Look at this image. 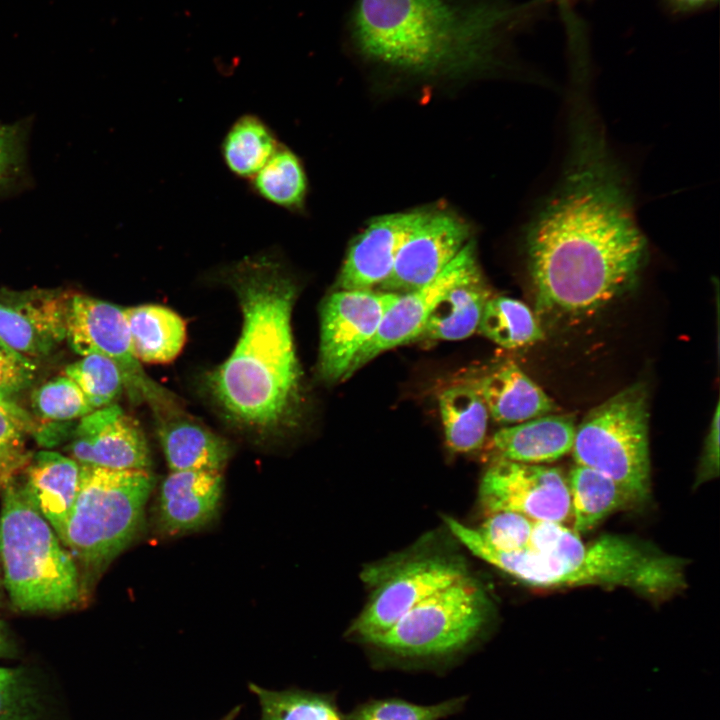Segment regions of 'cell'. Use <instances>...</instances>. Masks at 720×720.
<instances>
[{
	"mask_svg": "<svg viewBox=\"0 0 720 720\" xmlns=\"http://www.w3.org/2000/svg\"><path fill=\"white\" fill-rule=\"evenodd\" d=\"M489 416L501 424H517L555 413L554 401L514 362H503L472 381Z\"/></svg>",
	"mask_w": 720,
	"mask_h": 720,
	"instance_id": "obj_19",
	"label": "cell"
},
{
	"mask_svg": "<svg viewBox=\"0 0 720 720\" xmlns=\"http://www.w3.org/2000/svg\"><path fill=\"white\" fill-rule=\"evenodd\" d=\"M469 226L458 216L422 211L404 239L390 276L379 290L406 293L433 281L471 240Z\"/></svg>",
	"mask_w": 720,
	"mask_h": 720,
	"instance_id": "obj_15",
	"label": "cell"
},
{
	"mask_svg": "<svg viewBox=\"0 0 720 720\" xmlns=\"http://www.w3.org/2000/svg\"><path fill=\"white\" fill-rule=\"evenodd\" d=\"M533 520L515 512L488 513L477 529L481 537L492 547L507 551H521L528 547Z\"/></svg>",
	"mask_w": 720,
	"mask_h": 720,
	"instance_id": "obj_37",
	"label": "cell"
},
{
	"mask_svg": "<svg viewBox=\"0 0 720 720\" xmlns=\"http://www.w3.org/2000/svg\"><path fill=\"white\" fill-rule=\"evenodd\" d=\"M37 689L22 670L0 667V720H40Z\"/></svg>",
	"mask_w": 720,
	"mask_h": 720,
	"instance_id": "obj_36",
	"label": "cell"
},
{
	"mask_svg": "<svg viewBox=\"0 0 720 720\" xmlns=\"http://www.w3.org/2000/svg\"><path fill=\"white\" fill-rule=\"evenodd\" d=\"M421 214V210L397 212L372 220L349 247L337 289L379 288L390 276L398 251Z\"/></svg>",
	"mask_w": 720,
	"mask_h": 720,
	"instance_id": "obj_17",
	"label": "cell"
},
{
	"mask_svg": "<svg viewBox=\"0 0 720 720\" xmlns=\"http://www.w3.org/2000/svg\"><path fill=\"white\" fill-rule=\"evenodd\" d=\"M399 294L382 290H343L321 307L318 370L329 383L344 380L359 352L376 334Z\"/></svg>",
	"mask_w": 720,
	"mask_h": 720,
	"instance_id": "obj_11",
	"label": "cell"
},
{
	"mask_svg": "<svg viewBox=\"0 0 720 720\" xmlns=\"http://www.w3.org/2000/svg\"><path fill=\"white\" fill-rule=\"evenodd\" d=\"M73 292L0 289V341L28 360L47 356L66 339Z\"/></svg>",
	"mask_w": 720,
	"mask_h": 720,
	"instance_id": "obj_13",
	"label": "cell"
},
{
	"mask_svg": "<svg viewBox=\"0 0 720 720\" xmlns=\"http://www.w3.org/2000/svg\"><path fill=\"white\" fill-rule=\"evenodd\" d=\"M26 464L23 483L61 539L78 492L80 465L69 456L49 450L35 453Z\"/></svg>",
	"mask_w": 720,
	"mask_h": 720,
	"instance_id": "obj_21",
	"label": "cell"
},
{
	"mask_svg": "<svg viewBox=\"0 0 720 720\" xmlns=\"http://www.w3.org/2000/svg\"><path fill=\"white\" fill-rule=\"evenodd\" d=\"M8 649L7 639L3 627L0 623V656L5 654Z\"/></svg>",
	"mask_w": 720,
	"mask_h": 720,
	"instance_id": "obj_41",
	"label": "cell"
},
{
	"mask_svg": "<svg viewBox=\"0 0 720 720\" xmlns=\"http://www.w3.org/2000/svg\"><path fill=\"white\" fill-rule=\"evenodd\" d=\"M31 402L35 414L51 422L73 421L94 411L80 388L66 375L34 390Z\"/></svg>",
	"mask_w": 720,
	"mask_h": 720,
	"instance_id": "obj_34",
	"label": "cell"
},
{
	"mask_svg": "<svg viewBox=\"0 0 720 720\" xmlns=\"http://www.w3.org/2000/svg\"><path fill=\"white\" fill-rule=\"evenodd\" d=\"M66 339L81 356L100 354L112 360L121 371L130 401L147 403L156 418L181 411L176 396L152 380L134 355L123 308L73 293Z\"/></svg>",
	"mask_w": 720,
	"mask_h": 720,
	"instance_id": "obj_9",
	"label": "cell"
},
{
	"mask_svg": "<svg viewBox=\"0 0 720 720\" xmlns=\"http://www.w3.org/2000/svg\"><path fill=\"white\" fill-rule=\"evenodd\" d=\"M262 199L290 211L304 206L308 182L304 166L289 147L280 143L264 166L250 179Z\"/></svg>",
	"mask_w": 720,
	"mask_h": 720,
	"instance_id": "obj_28",
	"label": "cell"
},
{
	"mask_svg": "<svg viewBox=\"0 0 720 720\" xmlns=\"http://www.w3.org/2000/svg\"><path fill=\"white\" fill-rule=\"evenodd\" d=\"M572 415L548 414L507 425L494 433L492 447L499 459L544 464L571 452L575 431Z\"/></svg>",
	"mask_w": 720,
	"mask_h": 720,
	"instance_id": "obj_20",
	"label": "cell"
},
{
	"mask_svg": "<svg viewBox=\"0 0 720 720\" xmlns=\"http://www.w3.org/2000/svg\"><path fill=\"white\" fill-rule=\"evenodd\" d=\"M438 402L448 447L460 453L480 448L490 416L475 387L472 384L449 386L441 391Z\"/></svg>",
	"mask_w": 720,
	"mask_h": 720,
	"instance_id": "obj_26",
	"label": "cell"
},
{
	"mask_svg": "<svg viewBox=\"0 0 720 720\" xmlns=\"http://www.w3.org/2000/svg\"><path fill=\"white\" fill-rule=\"evenodd\" d=\"M479 272L475 244L470 240L433 281L398 295L374 337L353 361L348 377L379 354L414 342L443 296Z\"/></svg>",
	"mask_w": 720,
	"mask_h": 720,
	"instance_id": "obj_14",
	"label": "cell"
},
{
	"mask_svg": "<svg viewBox=\"0 0 720 720\" xmlns=\"http://www.w3.org/2000/svg\"><path fill=\"white\" fill-rule=\"evenodd\" d=\"M648 389L638 382L592 408L576 425L572 456L616 482L632 504L650 492Z\"/></svg>",
	"mask_w": 720,
	"mask_h": 720,
	"instance_id": "obj_8",
	"label": "cell"
},
{
	"mask_svg": "<svg viewBox=\"0 0 720 720\" xmlns=\"http://www.w3.org/2000/svg\"><path fill=\"white\" fill-rule=\"evenodd\" d=\"M155 483L150 470L80 465L78 492L60 539L76 564L96 574L127 548Z\"/></svg>",
	"mask_w": 720,
	"mask_h": 720,
	"instance_id": "obj_7",
	"label": "cell"
},
{
	"mask_svg": "<svg viewBox=\"0 0 720 720\" xmlns=\"http://www.w3.org/2000/svg\"><path fill=\"white\" fill-rule=\"evenodd\" d=\"M235 292L243 315L230 356L205 377L209 395L240 427L274 435L296 426L302 372L291 316L297 283L278 254L261 252L217 271Z\"/></svg>",
	"mask_w": 720,
	"mask_h": 720,
	"instance_id": "obj_3",
	"label": "cell"
},
{
	"mask_svg": "<svg viewBox=\"0 0 720 720\" xmlns=\"http://www.w3.org/2000/svg\"><path fill=\"white\" fill-rule=\"evenodd\" d=\"M467 700L462 695L423 705L399 697L370 698L345 716L346 720H442L461 712Z\"/></svg>",
	"mask_w": 720,
	"mask_h": 720,
	"instance_id": "obj_33",
	"label": "cell"
},
{
	"mask_svg": "<svg viewBox=\"0 0 720 720\" xmlns=\"http://www.w3.org/2000/svg\"><path fill=\"white\" fill-rule=\"evenodd\" d=\"M240 710H241V707H240V706H237V707H235L234 709H232L230 712H228V713H227L223 718H221L220 720H235V718H236L237 715L239 714Z\"/></svg>",
	"mask_w": 720,
	"mask_h": 720,
	"instance_id": "obj_42",
	"label": "cell"
},
{
	"mask_svg": "<svg viewBox=\"0 0 720 720\" xmlns=\"http://www.w3.org/2000/svg\"><path fill=\"white\" fill-rule=\"evenodd\" d=\"M558 1L561 2V3L570 2V0H558Z\"/></svg>",
	"mask_w": 720,
	"mask_h": 720,
	"instance_id": "obj_43",
	"label": "cell"
},
{
	"mask_svg": "<svg viewBox=\"0 0 720 720\" xmlns=\"http://www.w3.org/2000/svg\"><path fill=\"white\" fill-rule=\"evenodd\" d=\"M477 331L508 349L523 347L544 338L540 321L531 309L507 296H491L487 300Z\"/></svg>",
	"mask_w": 720,
	"mask_h": 720,
	"instance_id": "obj_29",
	"label": "cell"
},
{
	"mask_svg": "<svg viewBox=\"0 0 720 720\" xmlns=\"http://www.w3.org/2000/svg\"><path fill=\"white\" fill-rule=\"evenodd\" d=\"M69 377L82 391L93 410L114 404L124 390L118 366L100 354H88L65 368Z\"/></svg>",
	"mask_w": 720,
	"mask_h": 720,
	"instance_id": "obj_31",
	"label": "cell"
},
{
	"mask_svg": "<svg viewBox=\"0 0 720 720\" xmlns=\"http://www.w3.org/2000/svg\"><path fill=\"white\" fill-rule=\"evenodd\" d=\"M23 429L7 412L0 408V484L15 476L28 458L23 449Z\"/></svg>",
	"mask_w": 720,
	"mask_h": 720,
	"instance_id": "obj_38",
	"label": "cell"
},
{
	"mask_svg": "<svg viewBox=\"0 0 720 720\" xmlns=\"http://www.w3.org/2000/svg\"><path fill=\"white\" fill-rule=\"evenodd\" d=\"M31 116L13 123H0V199L31 188L33 178L27 159Z\"/></svg>",
	"mask_w": 720,
	"mask_h": 720,
	"instance_id": "obj_32",
	"label": "cell"
},
{
	"mask_svg": "<svg viewBox=\"0 0 720 720\" xmlns=\"http://www.w3.org/2000/svg\"><path fill=\"white\" fill-rule=\"evenodd\" d=\"M134 355L145 363H168L181 352L186 339L184 320L161 305L123 308Z\"/></svg>",
	"mask_w": 720,
	"mask_h": 720,
	"instance_id": "obj_23",
	"label": "cell"
},
{
	"mask_svg": "<svg viewBox=\"0 0 720 720\" xmlns=\"http://www.w3.org/2000/svg\"><path fill=\"white\" fill-rule=\"evenodd\" d=\"M488 601L467 574L420 601L387 632L366 643L383 667L443 671L479 638Z\"/></svg>",
	"mask_w": 720,
	"mask_h": 720,
	"instance_id": "obj_6",
	"label": "cell"
},
{
	"mask_svg": "<svg viewBox=\"0 0 720 720\" xmlns=\"http://www.w3.org/2000/svg\"><path fill=\"white\" fill-rule=\"evenodd\" d=\"M257 697L260 720H346L335 693H319L299 688L269 690L249 683Z\"/></svg>",
	"mask_w": 720,
	"mask_h": 720,
	"instance_id": "obj_30",
	"label": "cell"
},
{
	"mask_svg": "<svg viewBox=\"0 0 720 720\" xmlns=\"http://www.w3.org/2000/svg\"><path fill=\"white\" fill-rule=\"evenodd\" d=\"M523 244L538 319L590 316L640 276L647 240L624 167L590 103L569 107L561 177L526 226Z\"/></svg>",
	"mask_w": 720,
	"mask_h": 720,
	"instance_id": "obj_1",
	"label": "cell"
},
{
	"mask_svg": "<svg viewBox=\"0 0 720 720\" xmlns=\"http://www.w3.org/2000/svg\"><path fill=\"white\" fill-rule=\"evenodd\" d=\"M553 0H355L344 46L388 74L437 81L513 69L515 40Z\"/></svg>",
	"mask_w": 720,
	"mask_h": 720,
	"instance_id": "obj_2",
	"label": "cell"
},
{
	"mask_svg": "<svg viewBox=\"0 0 720 720\" xmlns=\"http://www.w3.org/2000/svg\"><path fill=\"white\" fill-rule=\"evenodd\" d=\"M1 486H2V485L0 484V487H1Z\"/></svg>",
	"mask_w": 720,
	"mask_h": 720,
	"instance_id": "obj_44",
	"label": "cell"
},
{
	"mask_svg": "<svg viewBox=\"0 0 720 720\" xmlns=\"http://www.w3.org/2000/svg\"><path fill=\"white\" fill-rule=\"evenodd\" d=\"M450 532L475 556L524 583L539 587L621 586L665 597L685 585L684 563L632 538L605 535L583 542L552 521H534L528 549L489 545L477 529L446 517Z\"/></svg>",
	"mask_w": 720,
	"mask_h": 720,
	"instance_id": "obj_4",
	"label": "cell"
},
{
	"mask_svg": "<svg viewBox=\"0 0 720 720\" xmlns=\"http://www.w3.org/2000/svg\"><path fill=\"white\" fill-rule=\"evenodd\" d=\"M567 484L573 530L578 534L592 530L614 511L632 504L610 477L586 466L576 464Z\"/></svg>",
	"mask_w": 720,
	"mask_h": 720,
	"instance_id": "obj_25",
	"label": "cell"
},
{
	"mask_svg": "<svg viewBox=\"0 0 720 720\" xmlns=\"http://www.w3.org/2000/svg\"><path fill=\"white\" fill-rule=\"evenodd\" d=\"M0 559L6 589L24 612H57L81 596L77 564L16 476L2 486Z\"/></svg>",
	"mask_w": 720,
	"mask_h": 720,
	"instance_id": "obj_5",
	"label": "cell"
},
{
	"mask_svg": "<svg viewBox=\"0 0 720 720\" xmlns=\"http://www.w3.org/2000/svg\"><path fill=\"white\" fill-rule=\"evenodd\" d=\"M479 488L488 513L510 511L533 521L558 523L571 518L567 479L555 467L496 458Z\"/></svg>",
	"mask_w": 720,
	"mask_h": 720,
	"instance_id": "obj_12",
	"label": "cell"
},
{
	"mask_svg": "<svg viewBox=\"0 0 720 720\" xmlns=\"http://www.w3.org/2000/svg\"><path fill=\"white\" fill-rule=\"evenodd\" d=\"M490 297L481 272L456 285L438 302L415 341L469 337L477 331Z\"/></svg>",
	"mask_w": 720,
	"mask_h": 720,
	"instance_id": "obj_24",
	"label": "cell"
},
{
	"mask_svg": "<svg viewBox=\"0 0 720 720\" xmlns=\"http://www.w3.org/2000/svg\"><path fill=\"white\" fill-rule=\"evenodd\" d=\"M279 145L275 133L263 119L254 114H244L226 132L221 153L233 175L250 180Z\"/></svg>",
	"mask_w": 720,
	"mask_h": 720,
	"instance_id": "obj_27",
	"label": "cell"
},
{
	"mask_svg": "<svg viewBox=\"0 0 720 720\" xmlns=\"http://www.w3.org/2000/svg\"><path fill=\"white\" fill-rule=\"evenodd\" d=\"M181 413L157 418V435L170 471L221 472L231 456L227 441Z\"/></svg>",
	"mask_w": 720,
	"mask_h": 720,
	"instance_id": "obj_22",
	"label": "cell"
},
{
	"mask_svg": "<svg viewBox=\"0 0 720 720\" xmlns=\"http://www.w3.org/2000/svg\"><path fill=\"white\" fill-rule=\"evenodd\" d=\"M65 451L81 466L114 470H150L146 438L134 419L117 404L80 418Z\"/></svg>",
	"mask_w": 720,
	"mask_h": 720,
	"instance_id": "obj_16",
	"label": "cell"
},
{
	"mask_svg": "<svg viewBox=\"0 0 720 720\" xmlns=\"http://www.w3.org/2000/svg\"><path fill=\"white\" fill-rule=\"evenodd\" d=\"M464 575L462 565L440 556L415 557L369 567L361 576L371 588V594L348 633L366 644L387 632L420 601Z\"/></svg>",
	"mask_w": 720,
	"mask_h": 720,
	"instance_id": "obj_10",
	"label": "cell"
},
{
	"mask_svg": "<svg viewBox=\"0 0 720 720\" xmlns=\"http://www.w3.org/2000/svg\"><path fill=\"white\" fill-rule=\"evenodd\" d=\"M1 342V341H0Z\"/></svg>",
	"mask_w": 720,
	"mask_h": 720,
	"instance_id": "obj_45",
	"label": "cell"
},
{
	"mask_svg": "<svg viewBox=\"0 0 720 720\" xmlns=\"http://www.w3.org/2000/svg\"><path fill=\"white\" fill-rule=\"evenodd\" d=\"M720 407L717 402L698 469L697 483L713 479L719 474V418Z\"/></svg>",
	"mask_w": 720,
	"mask_h": 720,
	"instance_id": "obj_39",
	"label": "cell"
},
{
	"mask_svg": "<svg viewBox=\"0 0 720 720\" xmlns=\"http://www.w3.org/2000/svg\"><path fill=\"white\" fill-rule=\"evenodd\" d=\"M35 365L15 353L0 342V408L13 417L22 427L30 433L36 432L38 425L14 401L13 396L26 389L34 378Z\"/></svg>",
	"mask_w": 720,
	"mask_h": 720,
	"instance_id": "obj_35",
	"label": "cell"
},
{
	"mask_svg": "<svg viewBox=\"0 0 720 720\" xmlns=\"http://www.w3.org/2000/svg\"><path fill=\"white\" fill-rule=\"evenodd\" d=\"M223 495L220 472L170 471L159 487L157 527L165 535L198 531L217 516Z\"/></svg>",
	"mask_w": 720,
	"mask_h": 720,
	"instance_id": "obj_18",
	"label": "cell"
},
{
	"mask_svg": "<svg viewBox=\"0 0 720 720\" xmlns=\"http://www.w3.org/2000/svg\"><path fill=\"white\" fill-rule=\"evenodd\" d=\"M667 10L674 16H684L713 7L718 0H663Z\"/></svg>",
	"mask_w": 720,
	"mask_h": 720,
	"instance_id": "obj_40",
	"label": "cell"
}]
</instances>
